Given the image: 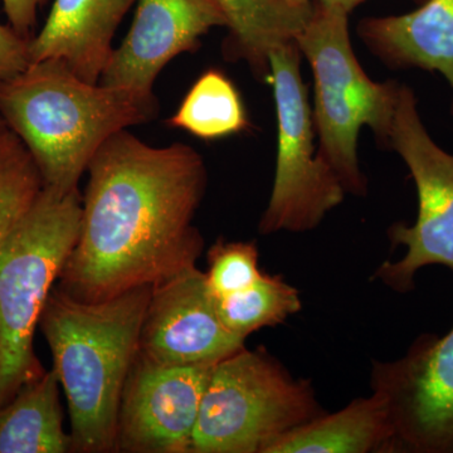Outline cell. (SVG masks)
<instances>
[{
    "instance_id": "11",
    "label": "cell",
    "mask_w": 453,
    "mask_h": 453,
    "mask_svg": "<svg viewBox=\"0 0 453 453\" xmlns=\"http://www.w3.org/2000/svg\"><path fill=\"white\" fill-rule=\"evenodd\" d=\"M246 340L223 324L205 273L193 267L153 286L139 356L162 365H216Z\"/></svg>"
},
{
    "instance_id": "20",
    "label": "cell",
    "mask_w": 453,
    "mask_h": 453,
    "mask_svg": "<svg viewBox=\"0 0 453 453\" xmlns=\"http://www.w3.org/2000/svg\"><path fill=\"white\" fill-rule=\"evenodd\" d=\"M208 286L216 297L242 291L262 275L255 242H226L219 238L207 253Z\"/></svg>"
},
{
    "instance_id": "5",
    "label": "cell",
    "mask_w": 453,
    "mask_h": 453,
    "mask_svg": "<svg viewBox=\"0 0 453 453\" xmlns=\"http://www.w3.org/2000/svg\"><path fill=\"white\" fill-rule=\"evenodd\" d=\"M295 41L314 74L318 154L338 175L345 192L365 196L357 136L368 127L388 144L401 85L374 82L366 76L351 49L348 14L339 9L315 4Z\"/></svg>"
},
{
    "instance_id": "1",
    "label": "cell",
    "mask_w": 453,
    "mask_h": 453,
    "mask_svg": "<svg viewBox=\"0 0 453 453\" xmlns=\"http://www.w3.org/2000/svg\"><path fill=\"white\" fill-rule=\"evenodd\" d=\"M79 238L56 285L100 303L196 267L204 238L193 223L207 189L202 155L155 148L121 130L88 164Z\"/></svg>"
},
{
    "instance_id": "18",
    "label": "cell",
    "mask_w": 453,
    "mask_h": 453,
    "mask_svg": "<svg viewBox=\"0 0 453 453\" xmlns=\"http://www.w3.org/2000/svg\"><path fill=\"white\" fill-rule=\"evenodd\" d=\"M168 122L170 127L203 140L226 138L249 127L240 92L231 80L216 70L199 77Z\"/></svg>"
},
{
    "instance_id": "8",
    "label": "cell",
    "mask_w": 453,
    "mask_h": 453,
    "mask_svg": "<svg viewBox=\"0 0 453 453\" xmlns=\"http://www.w3.org/2000/svg\"><path fill=\"white\" fill-rule=\"evenodd\" d=\"M388 144L407 164L417 193L418 216L413 226H390L393 247L405 246L399 261H386L375 271L392 290L414 288V277L423 267L440 265L453 270V155L446 153L429 136L419 118L412 89L401 85Z\"/></svg>"
},
{
    "instance_id": "10",
    "label": "cell",
    "mask_w": 453,
    "mask_h": 453,
    "mask_svg": "<svg viewBox=\"0 0 453 453\" xmlns=\"http://www.w3.org/2000/svg\"><path fill=\"white\" fill-rule=\"evenodd\" d=\"M214 365H162L136 357L122 390L116 452L192 453Z\"/></svg>"
},
{
    "instance_id": "2",
    "label": "cell",
    "mask_w": 453,
    "mask_h": 453,
    "mask_svg": "<svg viewBox=\"0 0 453 453\" xmlns=\"http://www.w3.org/2000/svg\"><path fill=\"white\" fill-rule=\"evenodd\" d=\"M151 286L100 303L53 286L38 327L53 357L71 421V452H116L122 390L139 353Z\"/></svg>"
},
{
    "instance_id": "22",
    "label": "cell",
    "mask_w": 453,
    "mask_h": 453,
    "mask_svg": "<svg viewBox=\"0 0 453 453\" xmlns=\"http://www.w3.org/2000/svg\"><path fill=\"white\" fill-rule=\"evenodd\" d=\"M8 25L27 41L35 37L38 9L47 0H2Z\"/></svg>"
},
{
    "instance_id": "25",
    "label": "cell",
    "mask_w": 453,
    "mask_h": 453,
    "mask_svg": "<svg viewBox=\"0 0 453 453\" xmlns=\"http://www.w3.org/2000/svg\"><path fill=\"white\" fill-rule=\"evenodd\" d=\"M7 127V125H5L4 120H3L2 118H0V131H3Z\"/></svg>"
},
{
    "instance_id": "21",
    "label": "cell",
    "mask_w": 453,
    "mask_h": 453,
    "mask_svg": "<svg viewBox=\"0 0 453 453\" xmlns=\"http://www.w3.org/2000/svg\"><path fill=\"white\" fill-rule=\"evenodd\" d=\"M29 64V41L11 26L0 25V81L23 73Z\"/></svg>"
},
{
    "instance_id": "17",
    "label": "cell",
    "mask_w": 453,
    "mask_h": 453,
    "mask_svg": "<svg viewBox=\"0 0 453 453\" xmlns=\"http://www.w3.org/2000/svg\"><path fill=\"white\" fill-rule=\"evenodd\" d=\"M228 18L231 55L246 59L256 73L270 74L268 56L295 41L311 17L314 5L295 7L281 0H219Z\"/></svg>"
},
{
    "instance_id": "7",
    "label": "cell",
    "mask_w": 453,
    "mask_h": 453,
    "mask_svg": "<svg viewBox=\"0 0 453 453\" xmlns=\"http://www.w3.org/2000/svg\"><path fill=\"white\" fill-rule=\"evenodd\" d=\"M300 57L296 41L276 47L268 56L279 142L273 192L258 225L264 235L312 231L342 204L347 193L316 150L314 116L301 77Z\"/></svg>"
},
{
    "instance_id": "9",
    "label": "cell",
    "mask_w": 453,
    "mask_h": 453,
    "mask_svg": "<svg viewBox=\"0 0 453 453\" xmlns=\"http://www.w3.org/2000/svg\"><path fill=\"white\" fill-rule=\"evenodd\" d=\"M371 384L388 401L395 452L453 453V327L393 362L374 360Z\"/></svg>"
},
{
    "instance_id": "12",
    "label": "cell",
    "mask_w": 453,
    "mask_h": 453,
    "mask_svg": "<svg viewBox=\"0 0 453 453\" xmlns=\"http://www.w3.org/2000/svg\"><path fill=\"white\" fill-rule=\"evenodd\" d=\"M133 26L113 50L101 85L124 89L157 111L153 88L164 67L175 57L193 50L202 35L228 27L219 0H136Z\"/></svg>"
},
{
    "instance_id": "3",
    "label": "cell",
    "mask_w": 453,
    "mask_h": 453,
    "mask_svg": "<svg viewBox=\"0 0 453 453\" xmlns=\"http://www.w3.org/2000/svg\"><path fill=\"white\" fill-rule=\"evenodd\" d=\"M157 112L124 89L83 81L57 58L0 81V118L31 151L44 186L62 193L79 189L104 142Z\"/></svg>"
},
{
    "instance_id": "4",
    "label": "cell",
    "mask_w": 453,
    "mask_h": 453,
    "mask_svg": "<svg viewBox=\"0 0 453 453\" xmlns=\"http://www.w3.org/2000/svg\"><path fill=\"white\" fill-rule=\"evenodd\" d=\"M82 196L44 186L0 237V407L46 372L35 330L50 292L79 238Z\"/></svg>"
},
{
    "instance_id": "16",
    "label": "cell",
    "mask_w": 453,
    "mask_h": 453,
    "mask_svg": "<svg viewBox=\"0 0 453 453\" xmlns=\"http://www.w3.org/2000/svg\"><path fill=\"white\" fill-rule=\"evenodd\" d=\"M55 369L27 381L0 407V453L71 452Z\"/></svg>"
},
{
    "instance_id": "23",
    "label": "cell",
    "mask_w": 453,
    "mask_h": 453,
    "mask_svg": "<svg viewBox=\"0 0 453 453\" xmlns=\"http://www.w3.org/2000/svg\"><path fill=\"white\" fill-rule=\"evenodd\" d=\"M363 2H365V0H319V4L327 8L339 9V11L349 14V12L353 11Z\"/></svg>"
},
{
    "instance_id": "13",
    "label": "cell",
    "mask_w": 453,
    "mask_h": 453,
    "mask_svg": "<svg viewBox=\"0 0 453 453\" xmlns=\"http://www.w3.org/2000/svg\"><path fill=\"white\" fill-rule=\"evenodd\" d=\"M136 0H55L46 23L29 41V61L57 58L88 83H98L112 38Z\"/></svg>"
},
{
    "instance_id": "14",
    "label": "cell",
    "mask_w": 453,
    "mask_h": 453,
    "mask_svg": "<svg viewBox=\"0 0 453 453\" xmlns=\"http://www.w3.org/2000/svg\"><path fill=\"white\" fill-rule=\"evenodd\" d=\"M357 31L384 61L436 71L453 89V0H426L402 16L366 18Z\"/></svg>"
},
{
    "instance_id": "15",
    "label": "cell",
    "mask_w": 453,
    "mask_h": 453,
    "mask_svg": "<svg viewBox=\"0 0 453 453\" xmlns=\"http://www.w3.org/2000/svg\"><path fill=\"white\" fill-rule=\"evenodd\" d=\"M395 452V432L388 401L377 392L357 398L333 414L277 438L264 453Z\"/></svg>"
},
{
    "instance_id": "19",
    "label": "cell",
    "mask_w": 453,
    "mask_h": 453,
    "mask_svg": "<svg viewBox=\"0 0 453 453\" xmlns=\"http://www.w3.org/2000/svg\"><path fill=\"white\" fill-rule=\"evenodd\" d=\"M217 308L231 332L249 338L259 329L285 323L303 309V303L299 291L282 276L262 273L244 290L217 297Z\"/></svg>"
},
{
    "instance_id": "6",
    "label": "cell",
    "mask_w": 453,
    "mask_h": 453,
    "mask_svg": "<svg viewBox=\"0 0 453 453\" xmlns=\"http://www.w3.org/2000/svg\"><path fill=\"white\" fill-rule=\"evenodd\" d=\"M324 413L311 381L295 378L265 348H243L211 368L192 453H264Z\"/></svg>"
},
{
    "instance_id": "24",
    "label": "cell",
    "mask_w": 453,
    "mask_h": 453,
    "mask_svg": "<svg viewBox=\"0 0 453 453\" xmlns=\"http://www.w3.org/2000/svg\"><path fill=\"white\" fill-rule=\"evenodd\" d=\"M286 4L295 5V7H309L312 5L311 0H281Z\"/></svg>"
}]
</instances>
